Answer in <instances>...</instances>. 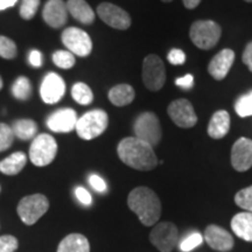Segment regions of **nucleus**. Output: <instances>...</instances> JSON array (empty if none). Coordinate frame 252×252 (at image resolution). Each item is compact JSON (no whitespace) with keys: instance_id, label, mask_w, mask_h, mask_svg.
<instances>
[{"instance_id":"nucleus-1","label":"nucleus","mask_w":252,"mask_h":252,"mask_svg":"<svg viewBox=\"0 0 252 252\" xmlns=\"http://www.w3.org/2000/svg\"><path fill=\"white\" fill-rule=\"evenodd\" d=\"M119 159L125 165L138 171H152L158 165L153 147L135 137H128L118 144Z\"/></svg>"},{"instance_id":"nucleus-2","label":"nucleus","mask_w":252,"mask_h":252,"mask_svg":"<svg viewBox=\"0 0 252 252\" xmlns=\"http://www.w3.org/2000/svg\"><path fill=\"white\" fill-rule=\"evenodd\" d=\"M127 204L146 226L156 224L161 216V202L152 189L147 187L134 188L128 194Z\"/></svg>"},{"instance_id":"nucleus-3","label":"nucleus","mask_w":252,"mask_h":252,"mask_svg":"<svg viewBox=\"0 0 252 252\" xmlns=\"http://www.w3.org/2000/svg\"><path fill=\"white\" fill-rule=\"evenodd\" d=\"M108 124V113L104 110L96 109L84 113L81 118H78L75 130L82 139L91 140L99 137L106 130Z\"/></svg>"},{"instance_id":"nucleus-4","label":"nucleus","mask_w":252,"mask_h":252,"mask_svg":"<svg viewBox=\"0 0 252 252\" xmlns=\"http://www.w3.org/2000/svg\"><path fill=\"white\" fill-rule=\"evenodd\" d=\"M220 27L212 20H198L191 25L189 31L190 40L197 48L209 50L216 46L220 37Z\"/></svg>"},{"instance_id":"nucleus-5","label":"nucleus","mask_w":252,"mask_h":252,"mask_svg":"<svg viewBox=\"0 0 252 252\" xmlns=\"http://www.w3.org/2000/svg\"><path fill=\"white\" fill-rule=\"evenodd\" d=\"M135 138L149 144L150 146H157L162 137L161 125L159 119L152 112H144L138 116L133 124Z\"/></svg>"},{"instance_id":"nucleus-6","label":"nucleus","mask_w":252,"mask_h":252,"mask_svg":"<svg viewBox=\"0 0 252 252\" xmlns=\"http://www.w3.org/2000/svg\"><path fill=\"white\" fill-rule=\"evenodd\" d=\"M49 209V201L45 195L33 194L24 197L18 204V214L26 225H33Z\"/></svg>"},{"instance_id":"nucleus-7","label":"nucleus","mask_w":252,"mask_h":252,"mask_svg":"<svg viewBox=\"0 0 252 252\" xmlns=\"http://www.w3.org/2000/svg\"><path fill=\"white\" fill-rule=\"evenodd\" d=\"M58 153V143L52 135L42 133L34 138L30 149V159L33 165L43 167L49 165Z\"/></svg>"},{"instance_id":"nucleus-8","label":"nucleus","mask_w":252,"mask_h":252,"mask_svg":"<svg viewBox=\"0 0 252 252\" xmlns=\"http://www.w3.org/2000/svg\"><path fill=\"white\" fill-rule=\"evenodd\" d=\"M143 82L151 91H158L166 82V69L161 59L158 55L146 56L143 63Z\"/></svg>"},{"instance_id":"nucleus-9","label":"nucleus","mask_w":252,"mask_h":252,"mask_svg":"<svg viewBox=\"0 0 252 252\" xmlns=\"http://www.w3.org/2000/svg\"><path fill=\"white\" fill-rule=\"evenodd\" d=\"M150 241L160 252H172L179 243L178 228L171 222H161L154 226Z\"/></svg>"},{"instance_id":"nucleus-10","label":"nucleus","mask_w":252,"mask_h":252,"mask_svg":"<svg viewBox=\"0 0 252 252\" xmlns=\"http://www.w3.org/2000/svg\"><path fill=\"white\" fill-rule=\"evenodd\" d=\"M62 42L71 54L86 58L93 50V41L89 34L76 27H69L63 31Z\"/></svg>"},{"instance_id":"nucleus-11","label":"nucleus","mask_w":252,"mask_h":252,"mask_svg":"<svg viewBox=\"0 0 252 252\" xmlns=\"http://www.w3.org/2000/svg\"><path fill=\"white\" fill-rule=\"evenodd\" d=\"M97 14L103 23L116 30L125 31L130 28L132 20L130 14L119 6L111 2H102L97 7Z\"/></svg>"},{"instance_id":"nucleus-12","label":"nucleus","mask_w":252,"mask_h":252,"mask_svg":"<svg viewBox=\"0 0 252 252\" xmlns=\"http://www.w3.org/2000/svg\"><path fill=\"white\" fill-rule=\"evenodd\" d=\"M168 116L179 127L189 128L197 123V116L194 111L193 105L189 100L181 98L175 99L169 104L167 109Z\"/></svg>"},{"instance_id":"nucleus-13","label":"nucleus","mask_w":252,"mask_h":252,"mask_svg":"<svg viewBox=\"0 0 252 252\" xmlns=\"http://www.w3.org/2000/svg\"><path fill=\"white\" fill-rule=\"evenodd\" d=\"M65 94V83L55 72H49L43 78L40 88L41 98L47 104H55L61 100Z\"/></svg>"},{"instance_id":"nucleus-14","label":"nucleus","mask_w":252,"mask_h":252,"mask_svg":"<svg viewBox=\"0 0 252 252\" xmlns=\"http://www.w3.org/2000/svg\"><path fill=\"white\" fill-rule=\"evenodd\" d=\"M231 165L237 172H247L252 167V140L239 138L232 146Z\"/></svg>"},{"instance_id":"nucleus-15","label":"nucleus","mask_w":252,"mask_h":252,"mask_svg":"<svg viewBox=\"0 0 252 252\" xmlns=\"http://www.w3.org/2000/svg\"><path fill=\"white\" fill-rule=\"evenodd\" d=\"M77 113L72 109H60L49 116L47 126L49 130L58 133H67L75 130L77 123Z\"/></svg>"},{"instance_id":"nucleus-16","label":"nucleus","mask_w":252,"mask_h":252,"mask_svg":"<svg viewBox=\"0 0 252 252\" xmlns=\"http://www.w3.org/2000/svg\"><path fill=\"white\" fill-rule=\"evenodd\" d=\"M203 239L210 248L216 251L226 252L234 248V238L225 229L219 225H208L204 231Z\"/></svg>"},{"instance_id":"nucleus-17","label":"nucleus","mask_w":252,"mask_h":252,"mask_svg":"<svg viewBox=\"0 0 252 252\" xmlns=\"http://www.w3.org/2000/svg\"><path fill=\"white\" fill-rule=\"evenodd\" d=\"M42 17L45 23L53 28H60L68 20L67 4L63 0H48L43 7Z\"/></svg>"},{"instance_id":"nucleus-18","label":"nucleus","mask_w":252,"mask_h":252,"mask_svg":"<svg viewBox=\"0 0 252 252\" xmlns=\"http://www.w3.org/2000/svg\"><path fill=\"white\" fill-rule=\"evenodd\" d=\"M235 61V53L231 49H223L214 56L208 65V71L217 81H222L229 74Z\"/></svg>"},{"instance_id":"nucleus-19","label":"nucleus","mask_w":252,"mask_h":252,"mask_svg":"<svg viewBox=\"0 0 252 252\" xmlns=\"http://www.w3.org/2000/svg\"><path fill=\"white\" fill-rule=\"evenodd\" d=\"M230 128V116L225 110H220L213 115L208 125V134L213 139H222L228 134Z\"/></svg>"},{"instance_id":"nucleus-20","label":"nucleus","mask_w":252,"mask_h":252,"mask_svg":"<svg viewBox=\"0 0 252 252\" xmlns=\"http://www.w3.org/2000/svg\"><path fill=\"white\" fill-rule=\"evenodd\" d=\"M68 13L83 25H91L94 21V12L86 0H68Z\"/></svg>"},{"instance_id":"nucleus-21","label":"nucleus","mask_w":252,"mask_h":252,"mask_svg":"<svg viewBox=\"0 0 252 252\" xmlns=\"http://www.w3.org/2000/svg\"><path fill=\"white\" fill-rule=\"evenodd\" d=\"M231 229L239 238L252 242V213H238L232 217Z\"/></svg>"},{"instance_id":"nucleus-22","label":"nucleus","mask_w":252,"mask_h":252,"mask_svg":"<svg viewBox=\"0 0 252 252\" xmlns=\"http://www.w3.org/2000/svg\"><path fill=\"white\" fill-rule=\"evenodd\" d=\"M58 252H90L89 241L81 234H70L62 239Z\"/></svg>"},{"instance_id":"nucleus-23","label":"nucleus","mask_w":252,"mask_h":252,"mask_svg":"<svg viewBox=\"0 0 252 252\" xmlns=\"http://www.w3.org/2000/svg\"><path fill=\"white\" fill-rule=\"evenodd\" d=\"M26 162V154L23 152H15L0 161V172L5 175H17L23 171Z\"/></svg>"},{"instance_id":"nucleus-24","label":"nucleus","mask_w":252,"mask_h":252,"mask_svg":"<svg viewBox=\"0 0 252 252\" xmlns=\"http://www.w3.org/2000/svg\"><path fill=\"white\" fill-rule=\"evenodd\" d=\"M134 89L128 84H118L109 91V99L113 105L125 106L133 102Z\"/></svg>"},{"instance_id":"nucleus-25","label":"nucleus","mask_w":252,"mask_h":252,"mask_svg":"<svg viewBox=\"0 0 252 252\" xmlns=\"http://www.w3.org/2000/svg\"><path fill=\"white\" fill-rule=\"evenodd\" d=\"M12 130L15 137L21 140H30L32 138H35L37 133L36 123L32 119H19L15 121Z\"/></svg>"},{"instance_id":"nucleus-26","label":"nucleus","mask_w":252,"mask_h":252,"mask_svg":"<svg viewBox=\"0 0 252 252\" xmlns=\"http://www.w3.org/2000/svg\"><path fill=\"white\" fill-rule=\"evenodd\" d=\"M71 96L81 105H89L94 99V94L90 87L82 82L74 84L71 89Z\"/></svg>"},{"instance_id":"nucleus-27","label":"nucleus","mask_w":252,"mask_h":252,"mask_svg":"<svg viewBox=\"0 0 252 252\" xmlns=\"http://www.w3.org/2000/svg\"><path fill=\"white\" fill-rule=\"evenodd\" d=\"M12 94L17 99L26 100L32 96V84L27 77L21 76L15 80L12 87Z\"/></svg>"},{"instance_id":"nucleus-28","label":"nucleus","mask_w":252,"mask_h":252,"mask_svg":"<svg viewBox=\"0 0 252 252\" xmlns=\"http://www.w3.org/2000/svg\"><path fill=\"white\" fill-rule=\"evenodd\" d=\"M53 62L61 69H70L75 65V55L68 50H58L53 54Z\"/></svg>"},{"instance_id":"nucleus-29","label":"nucleus","mask_w":252,"mask_h":252,"mask_svg":"<svg viewBox=\"0 0 252 252\" xmlns=\"http://www.w3.org/2000/svg\"><path fill=\"white\" fill-rule=\"evenodd\" d=\"M235 110L239 117H249V116H252V91L239 97L235 104Z\"/></svg>"},{"instance_id":"nucleus-30","label":"nucleus","mask_w":252,"mask_h":252,"mask_svg":"<svg viewBox=\"0 0 252 252\" xmlns=\"http://www.w3.org/2000/svg\"><path fill=\"white\" fill-rule=\"evenodd\" d=\"M235 202L245 212L252 213V186L239 190L235 195Z\"/></svg>"},{"instance_id":"nucleus-31","label":"nucleus","mask_w":252,"mask_h":252,"mask_svg":"<svg viewBox=\"0 0 252 252\" xmlns=\"http://www.w3.org/2000/svg\"><path fill=\"white\" fill-rule=\"evenodd\" d=\"M18 54L17 45L13 40L0 35V56L6 60L14 59Z\"/></svg>"},{"instance_id":"nucleus-32","label":"nucleus","mask_w":252,"mask_h":252,"mask_svg":"<svg viewBox=\"0 0 252 252\" xmlns=\"http://www.w3.org/2000/svg\"><path fill=\"white\" fill-rule=\"evenodd\" d=\"M14 137L12 127L5 123H0V152H4L12 146Z\"/></svg>"},{"instance_id":"nucleus-33","label":"nucleus","mask_w":252,"mask_h":252,"mask_svg":"<svg viewBox=\"0 0 252 252\" xmlns=\"http://www.w3.org/2000/svg\"><path fill=\"white\" fill-rule=\"evenodd\" d=\"M202 243H203V236L201 235L200 232H193V234L188 235L187 237L182 239L179 247H180V250L182 252H190L193 251L194 249L200 247Z\"/></svg>"},{"instance_id":"nucleus-34","label":"nucleus","mask_w":252,"mask_h":252,"mask_svg":"<svg viewBox=\"0 0 252 252\" xmlns=\"http://www.w3.org/2000/svg\"><path fill=\"white\" fill-rule=\"evenodd\" d=\"M40 6V0H23L20 7V17L25 20H31L35 17Z\"/></svg>"},{"instance_id":"nucleus-35","label":"nucleus","mask_w":252,"mask_h":252,"mask_svg":"<svg viewBox=\"0 0 252 252\" xmlns=\"http://www.w3.org/2000/svg\"><path fill=\"white\" fill-rule=\"evenodd\" d=\"M18 247L19 242L14 236H0V252H14Z\"/></svg>"},{"instance_id":"nucleus-36","label":"nucleus","mask_w":252,"mask_h":252,"mask_svg":"<svg viewBox=\"0 0 252 252\" xmlns=\"http://www.w3.org/2000/svg\"><path fill=\"white\" fill-rule=\"evenodd\" d=\"M169 63L174 65H181L186 62V54L181 49H172L167 55Z\"/></svg>"},{"instance_id":"nucleus-37","label":"nucleus","mask_w":252,"mask_h":252,"mask_svg":"<svg viewBox=\"0 0 252 252\" xmlns=\"http://www.w3.org/2000/svg\"><path fill=\"white\" fill-rule=\"evenodd\" d=\"M89 184L98 193H104V191H106V188H108L106 187V182L97 174H91L89 176Z\"/></svg>"},{"instance_id":"nucleus-38","label":"nucleus","mask_w":252,"mask_h":252,"mask_svg":"<svg viewBox=\"0 0 252 252\" xmlns=\"http://www.w3.org/2000/svg\"><path fill=\"white\" fill-rule=\"evenodd\" d=\"M75 195H76L77 200L80 201L82 204H84V206H90L91 202H93V197H91L90 193L86 188L77 187L75 189Z\"/></svg>"},{"instance_id":"nucleus-39","label":"nucleus","mask_w":252,"mask_h":252,"mask_svg":"<svg viewBox=\"0 0 252 252\" xmlns=\"http://www.w3.org/2000/svg\"><path fill=\"white\" fill-rule=\"evenodd\" d=\"M175 84L178 87L182 88V89H185V90L191 89V88H193V86H194V77H193V75L188 74V75H186V76H184V77L176 78Z\"/></svg>"},{"instance_id":"nucleus-40","label":"nucleus","mask_w":252,"mask_h":252,"mask_svg":"<svg viewBox=\"0 0 252 252\" xmlns=\"http://www.w3.org/2000/svg\"><path fill=\"white\" fill-rule=\"evenodd\" d=\"M242 59H243V63L249 68V70L252 71V41L245 47Z\"/></svg>"},{"instance_id":"nucleus-41","label":"nucleus","mask_w":252,"mask_h":252,"mask_svg":"<svg viewBox=\"0 0 252 252\" xmlns=\"http://www.w3.org/2000/svg\"><path fill=\"white\" fill-rule=\"evenodd\" d=\"M30 63L33 67L39 68L42 64V55L39 50H32L30 54Z\"/></svg>"},{"instance_id":"nucleus-42","label":"nucleus","mask_w":252,"mask_h":252,"mask_svg":"<svg viewBox=\"0 0 252 252\" xmlns=\"http://www.w3.org/2000/svg\"><path fill=\"white\" fill-rule=\"evenodd\" d=\"M18 0H0V11H4L6 8L13 7L17 4Z\"/></svg>"},{"instance_id":"nucleus-43","label":"nucleus","mask_w":252,"mask_h":252,"mask_svg":"<svg viewBox=\"0 0 252 252\" xmlns=\"http://www.w3.org/2000/svg\"><path fill=\"white\" fill-rule=\"evenodd\" d=\"M182 1H184V5L186 8L194 9V8H196L198 5H200V2L202 1V0H182Z\"/></svg>"},{"instance_id":"nucleus-44","label":"nucleus","mask_w":252,"mask_h":252,"mask_svg":"<svg viewBox=\"0 0 252 252\" xmlns=\"http://www.w3.org/2000/svg\"><path fill=\"white\" fill-rule=\"evenodd\" d=\"M2 89V78H1V76H0V90Z\"/></svg>"},{"instance_id":"nucleus-45","label":"nucleus","mask_w":252,"mask_h":252,"mask_svg":"<svg viewBox=\"0 0 252 252\" xmlns=\"http://www.w3.org/2000/svg\"><path fill=\"white\" fill-rule=\"evenodd\" d=\"M161 1H163V2H171V1H173V0H161Z\"/></svg>"},{"instance_id":"nucleus-46","label":"nucleus","mask_w":252,"mask_h":252,"mask_svg":"<svg viewBox=\"0 0 252 252\" xmlns=\"http://www.w3.org/2000/svg\"><path fill=\"white\" fill-rule=\"evenodd\" d=\"M244 1H247V2H252V0H244Z\"/></svg>"}]
</instances>
